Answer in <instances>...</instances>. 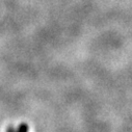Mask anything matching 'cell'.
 Listing matches in <instances>:
<instances>
[{"label":"cell","instance_id":"6da1fadb","mask_svg":"<svg viewBox=\"0 0 132 132\" xmlns=\"http://www.w3.org/2000/svg\"><path fill=\"white\" fill-rule=\"evenodd\" d=\"M7 132H28V126L26 124H21L18 128H9Z\"/></svg>","mask_w":132,"mask_h":132}]
</instances>
